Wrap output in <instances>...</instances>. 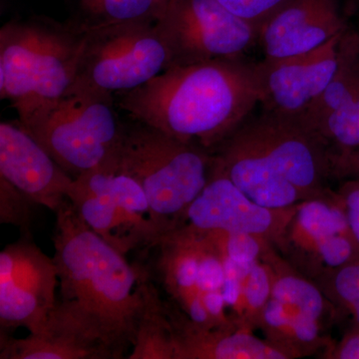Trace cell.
Returning <instances> with one entry per match:
<instances>
[{
  "label": "cell",
  "instance_id": "18",
  "mask_svg": "<svg viewBox=\"0 0 359 359\" xmlns=\"http://www.w3.org/2000/svg\"><path fill=\"white\" fill-rule=\"evenodd\" d=\"M114 170H96L74 179L68 200L91 230L126 255L134 250L113 189Z\"/></svg>",
  "mask_w": 359,
  "mask_h": 359
},
{
  "label": "cell",
  "instance_id": "6",
  "mask_svg": "<svg viewBox=\"0 0 359 359\" xmlns=\"http://www.w3.org/2000/svg\"><path fill=\"white\" fill-rule=\"evenodd\" d=\"M116 106L115 96L70 89L23 128L71 178L115 170L124 130Z\"/></svg>",
  "mask_w": 359,
  "mask_h": 359
},
{
  "label": "cell",
  "instance_id": "27",
  "mask_svg": "<svg viewBox=\"0 0 359 359\" xmlns=\"http://www.w3.org/2000/svg\"><path fill=\"white\" fill-rule=\"evenodd\" d=\"M224 256L242 266H252L262 261L271 245L266 238L249 233H230L224 231H209ZM276 248V247H275Z\"/></svg>",
  "mask_w": 359,
  "mask_h": 359
},
{
  "label": "cell",
  "instance_id": "8",
  "mask_svg": "<svg viewBox=\"0 0 359 359\" xmlns=\"http://www.w3.org/2000/svg\"><path fill=\"white\" fill-rule=\"evenodd\" d=\"M80 25L85 41L71 89L115 96L143 86L171 66L157 23Z\"/></svg>",
  "mask_w": 359,
  "mask_h": 359
},
{
  "label": "cell",
  "instance_id": "2",
  "mask_svg": "<svg viewBox=\"0 0 359 359\" xmlns=\"http://www.w3.org/2000/svg\"><path fill=\"white\" fill-rule=\"evenodd\" d=\"M332 151L299 117L264 111L214 152V166L254 200L289 208L330 192Z\"/></svg>",
  "mask_w": 359,
  "mask_h": 359
},
{
  "label": "cell",
  "instance_id": "30",
  "mask_svg": "<svg viewBox=\"0 0 359 359\" xmlns=\"http://www.w3.org/2000/svg\"><path fill=\"white\" fill-rule=\"evenodd\" d=\"M339 197L347 221L359 244V179H347L339 187Z\"/></svg>",
  "mask_w": 359,
  "mask_h": 359
},
{
  "label": "cell",
  "instance_id": "19",
  "mask_svg": "<svg viewBox=\"0 0 359 359\" xmlns=\"http://www.w3.org/2000/svg\"><path fill=\"white\" fill-rule=\"evenodd\" d=\"M259 328L273 346L290 359L327 353L332 341L323 335V325L276 299H269L262 313Z\"/></svg>",
  "mask_w": 359,
  "mask_h": 359
},
{
  "label": "cell",
  "instance_id": "14",
  "mask_svg": "<svg viewBox=\"0 0 359 359\" xmlns=\"http://www.w3.org/2000/svg\"><path fill=\"white\" fill-rule=\"evenodd\" d=\"M344 33L308 53L257 63L264 111L292 117L306 114L334 76Z\"/></svg>",
  "mask_w": 359,
  "mask_h": 359
},
{
  "label": "cell",
  "instance_id": "29",
  "mask_svg": "<svg viewBox=\"0 0 359 359\" xmlns=\"http://www.w3.org/2000/svg\"><path fill=\"white\" fill-rule=\"evenodd\" d=\"M222 6L257 29L290 0H217Z\"/></svg>",
  "mask_w": 359,
  "mask_h": 359
},
{
  "label": "cell",
  "instance_id": "23",
  "mask_svg": "<svg viewBox=\"0 0 359 359\" xmlns=\"http://www.w3.org/2000/svg\"><path fill=\"white\" fill-rule=\"evenodd\" d=\"M169 0H83L84 26L157 23Z\"/></svg>",
  "mask_w": 359,
  "mask_h": 359
},
{
  "label": "cell",
  "instance_id": "28",
  "mask_svg": "<svg viewBox=\"0 0 359 359\" xmlns=\"http://www.w3.org/2000/svg\"><path fill=\"white\" fill-rule=\"evenodd\" d=\"M35 207L27 196L0 177V223L13 224L22 238H32Z\"/></svg>",
  "mask_w": 359,
  "mask_h": 359
},
{
  "label": "cell",
  "instance_id": "13",
  "mask_svg": "<svg viewBox=\"0 0 359 359\" xmlns=\"http://www.w3.org/2000/svg\"><path fill=\"white\" fill-rule=\"evenodd\" d=\"M297 205L269 208L257 204L212 164L204 189L177 226L249 233L266 238L276 249Z\"/></svg>",
  "mask_w": 359,
  "mask_h": 359
},
{
  "label": "cell",
  "instance_id": "15",
  "mask_svg": "<svg viewBox=\"0 0 359 359\" xmlns=\"http://www.w3.org/2000/svg\"><path fill=\"white\" fill-rule=\"evenodd\" d=\"M0 177L54 212L74 181L18 122L0 124Z\"/></svg>",
  "mask_w": 359,
  "mask_h": 359
},
{
  "label": "cell",
  "instance_id": "17",
  "mask_svg": "<svg viewBox=\"0 0 359 359\" xmlns=\"http://www.w3.org/2000/svg\"><path fill=\"white\" fill-rule=\"evenodd\" d=\"M167 309L174 330V359H290L237 323L205 330L191 325L172 304Z\"/></svg>",
  "mask_w": 359,
  "mask_h": 359
},
{
  "label": "cell",
  "instance_id": "3",
  "mask_svg": "<svg viewBox=\"0 0 359 359\" xmlns=\"http://www.w3.org/2000/svg\"><path fill=\"white\" fill-rule=\"evenodd\" d=\"M55 214L53 259L61 299L76 302L126 353L144 309L146 271L91 230L69 200Z\"/></svg>",
  "mask_w": 359,
  "mask_h": 359
},
{
  "label": "cell",
  "instance_id": "10",
  "mask_svg": "<svg viewBox=\"0 0 359 359\" xmlns=\"http://www.w3.org/2000/svg\"><path fill=\"white\" fill-rule=\"evenodd\" d=\"M276 250L313 282L358 259L359 244L339 194L330 191L299 204Z\"/></svg>",
  "mask_w": 359,
  "mask_h": 359
},
{
  "label": "cell",
  "instance_id": "21",
  "mask_svg": "<svg viewBox=\"0 0 359 359\" xmlns=\"http://www.w3.org/2000/svg\"><path fill=\"white\" fill-rule=\"evenodd\" d=\"M144 309L129 359H174V330L167 304L147 273L143 280Z\"/></svg>",
  "mask_w": 359,
  "mask_h": 359
},
{
  "label": "cell",
  "instance_id": "25",
  "mask_svg": "<svg viewBox=\"0 0 359 359\" xmlns=\"http://www.w3.org/2000/svg\"><path fill=\"white\" fill-rule=\"evenodd\" d=\"M316 283L334 309L349 314L359 325V257Z\"/></svg>",
  "mask_w": 359,
  "mask_h": 359
},
{
  "label": "cell",
  "instance_id": "7",
  "mask_svg": "<svg viewBox=\"0 0 359 359\" xmlns=\"http://www.w3.org/2000/svg\"><path fill=\"white\" fill-rule=\"evenodd\" d=\"M156 269L172 306L194 327L231 325L223 255L208 231L179 226L160 236Z\"/></svg>",
  "mask_w": 359,
  "mask_h": 359
},
{
  "label": "cell",
  "instance_id": "31",
  "mask_svg": "<svg viewBox=\"0 0 359 359\" xmlns=\"http://www.w3.org/2000/svg\"><path fill=\"white\" fill-rule=\"evenodd\" d=\"M323 355L327 359H359V325L354 323L340 341L332 344Z\"/></svg>",
  "mask_w": 359,
  "mask_h": 359
},
{
  "label": "cell",
  "instance_id": "33",
  "mask_svg": "<svg viewBox=\"0 0 359 359\" xmlns=\"http://www.w3.org/2000/svg\"><path fill=\"white\" fill-rule=\"evenodd\" d=\"M358 46H359V33H358Z\"/></svg>",
  "mask_w": 359,
  "mask_h": 359
},
{
  "label": "cell",
  "instance_id": "26",
  "mask_svg": "<svg viewBox=\"0 0 359 359\" xmlns=\"http://www.w3.org/2000/svg\"><path fill=\"white\" fill-rule=\"evenodd\" d=\"M273 276L271 269L264 261H257L250 266L245 283L244 313L240 327L254 330L259 327L262 313L271 297Z\"/></svg>",
  "mask_w": 359,
  "mask_h": 359
},
{
  "label": "cell",
  "instance_id": "12",
  "mask_svg": "<svg viewBox=\"0 0 359 359\" xmlns=\"http://www.w3.org/2000/svg\"><path fill=\"white\" fill-rule=\"evenodd\" d=\"M1 359H118L123 351L76 302L57 299L43 325L25 339L0 337Z\"/></svg>",
  "mask_w": 359,
  "mask_h": 359
},
{
  "label": "cell",
  "instance_id": "4",
  "mask_svg": "<svg viewBox=\"0 0 359 359\" xmlns=\"http://www.w3.org/2000/svg\"><path fill=\"white\" fill-rule=\"evenodd\" d=\"M85 30L44 16L8 21L0 30V95L27 127L68 93Z\"/></svg>",
  "mask_w": 359,
  "mask_h": 359
},
{
  "label": "cell",
  "instance_id": "1",
  "mask_svg": "<svg viewBox=\"0 0 359 359\" xmlns=\"http://www.w3.org/2000/svg\"><path fill=\"white\" fill-rule=\"evenodd\" d=\"M257 65L219 58L168 68L139 88L115 95L131 117L214 153L261 102Z\"/></svg>",
  "mask_w": 359,
  "mask_h": 359
},
{
  "label": "cell",
  "instance_id": "11",
  "mask_svg": "<svg viewBox=\"0 0 359 359\" xmlns=\"http://www.w3.org/2000/svg\"><path fill=\"white\" fill-rule=\"evenodd\" d=\"M58 269L53 259L21 238L0 252L1 332L25 327L35 334L57 302Z\"/></svg>",
  "mask_w": 359,
  "mask_h": 359
},
{
  "label": "cell",
  "instance_id": "24",
  "mask_svg": "<svg viewBox=\"0 0 359 359\" xmlns=\"http://www.w3.org/2000/svg\"><path fill=\"white\" fill-rule=\"evenodd\" d=\"M332 154L351 152L359 146V82L318 128Z\"/></svg>",
  "mask_w": 359,
  "mask_h": 359
},
{
  "label": "cell",
  "instance_id": "9",
  "mask_svg": "<svg viewBox=\"0 0 359 359\" xmlns=\"http://www.w3.org/2000/svg\"><path fill=\"white\" fill-rule=\"evenodd\" d=\"M158 28L166 40L171 66L243 57L259 32L217 0H169Z\"/></svg>",
  "mask_w": 359,
  "mask_h": 359
},
{
  "label": "cell",
  "instance_id": "22",
  "mask_svg": "<svg viewBox=\"0 0 359 359\" xmlns=\"http://www.w3.org/2000/svg\"><path fill=\"white\" fill-rule=\"evenodd\" d=\"M359 82L358 33L346 29L339 47V63L334 76L301 119L316 132L318 126L344 102Z\"/></svg>",
  "mask_w": 359,
  "mask_h": 359
},
{
  "label": "cell",
  "instance_id": "20",
  "mask_svg": "<svg viewBox=\"0 0 359 359\" xmlns=\"http://www.w3.org/2000/svg\"><path fill=\"white\" fill-rule=\"evenodd\" d=\"M262 261L271 269V299L323 325L327 316H332L334 308L318 283L292 268L275 247L266 250Z\"/></svg>",
  "mask_w": 359,
  "mask_h": 359
},
{
  "label": "cell",
  "instance_id": "16",
  "mask_svg": "<svg viewBox=\"0 0 359 359\" xmlns=\"http://www.w3.org/2000/svg\"><path fill=\"white\" fill-rule=\"evenodd\" d=\"M347 29L335 0H290L259 29L264 59L302 55Z\"/></svg>",
  "mask_w": 359,
  "mask_h": 359
},
{
  "label": "cell",
  "instance_id": "5",
  "mask_svg": "<svg viewBox=\"0 0 359 359\" xmlns=\"http://www.w3.org/2000/svg\"><path fill=\"white\" fill-rule=\"evenodd\" d=\"M212 162L214 154L197 144L131 119L124 122L115 169L145 191L159 238L178 226L207 184Z\"/></svg>",
  "mask_w": 359,
  "mask_h": 359
},
{
  "label": "cell",
  "instance_id": "34",
  "mask_svg": "<svg viewBox=\"0 0 359 359\" xmlns=\"http://www.w3.org/2000/svg\"><path fill=\"white\" fill-rule=\"evenodd\" d=\"M83 1V0H80V2Z\"/></svg>",
  "mask_w": 359,
  "mask_h": 359
},
{
  "label": "cell",
  "instance_id": "32",
  "mask_svg": "<svg viewBox=\"0 0 359 359\" xmlns=\"http://www.w3.org/2000/svg\"><path fill=\"white\" fill-rule=\"evenodd\" d=\"M332 179H359V146L344 154L332 153Z\"/></svg>",
  "mask_w": 359,
  "mask_h": 359
}]
</instances>
